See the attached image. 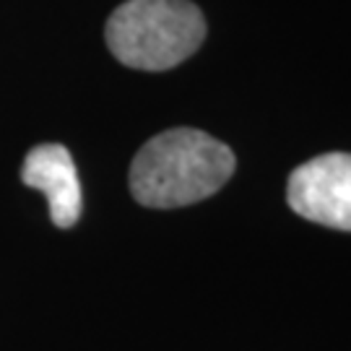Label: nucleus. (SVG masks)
Instances as JSON below:
<instances>
[{
	"label": "nucleus",
	"instance_id": "obj_1",
	"mask_svg": "<svg viewBox=\"0 0 351 351\" xmlns=\"http://www.w3.org/2000/svg\"><path fill=\"white\" fill-rule=\"evenodd\" d=\"M234 151L195 128L146 141L130 164V193L146 208H180L211 198L234 175Z\"/></svg>",
	"mask_w": 351,
	"mask_h": 351
},
{
	"label": "nucleus",
	"instance_id": "obj_2",
	"mask_svg": "<svg viewBox=\"0 0 351 351\" xmlns=\"http://www.w3.org/2000/svg\"><path fill=\"white\" fill-rule=\"evenodd\" d=\"M107 47L136 71H167L206 39V19L190 0H125L107 21Z\"/></svg>",
	"mask_w": 351,
	"mask_h": 351
},
{
	"label": "nucleus",
	"instance_id": "obj_3",
	"mask_svg": "<svg viewBox=\"0 0 351 351\" xmlns=\"http://www.w3.org/2000/svg\"><path fill=\"white\" fill-rule=\"evenodd\" d=\"M287 201L302 219L351 232V154H323L300 164L289 175Z\"/></svg>",
	"mask_w": 351,
	"mask_h": 351
},
{
	"label": "nucleus",
	"instance_id": "obj_4",
	"mask_svg": "<svg viewBox=\"0 0 351 351\" xmlns=\"http://www.w3.org/2000/svg\"><path fill=\"white\" fill-rule=\"evenodd\" d=\"M21 180L45 193L50 219L58 229H71L81 216V182L71 151L60 143H42L26 154Z\"/></svg>",
	"mask_w": 351,
	"mask_h": 351
}]
</instances>
